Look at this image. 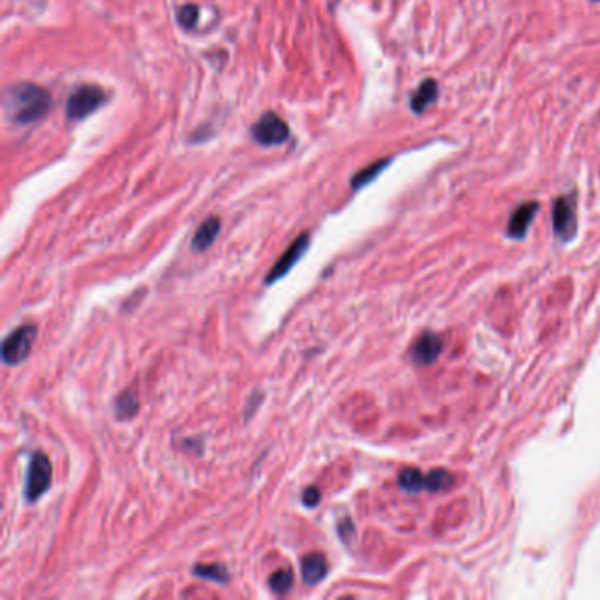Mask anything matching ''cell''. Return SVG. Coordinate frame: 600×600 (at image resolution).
<instances>
[{"label": "cell", "mask_w": 600, "mask_h": 600, "mask_svg": "<svg viewBox=\"0 0 600 600\" xmlns=\"http://www.w3.org/2000/svg\"><path fill=\"white\" fill-rule=\"evenodd\" d=\"M194 574L199 575V578L208 579V581L221 582V585H225V582L229 581L228 568L222 567V565H217V564L195 565V567H194Z\"/></svg>", "instance_id": "2e32d148"}, {"label": "cell", "mask_w": 600, "mask_h": 600, "mask_svg": "<svg viewBox=\"0 0 600 600\" xmlns=\"http://www.w3.org/2000/svg\"><path fill=\"white\" fill-rule=\"evenodd\" d=\"M398 484L409 493L426 491V475L423 472L416 470V468H405L398 477Z\"/></svg>", "instance_id": "5bb4252c"}, {"label": "cell", "mask_w": 600, "mask_h": 600, "mask_svg": "<svg viewBox=\"0 0 600 600\" xmlns=\"http://www.w3.org/2000/svg\"><path fill=\"white\" fill-rule=\"evenodd\" d=\"M438 95V87L435 80H426L419 85L416 94L410 99V108L416 113H423L430 104H433Z\"/></svg>", "instance_id": "7c38bea8"}, {"label": "cell", "mask_w": 600, "mask_h": 600, "mask_svg": "<svg viewBox=\"0 0 600 600\" xmlns=\"http://www.w3.org/2000/svg\"><path fill=\"white\" fill-rule=\"evenodd\" d=\"M106 101V94L97 85H81L67 99L65 113L71 120H81L94 113L102 102Z\"/></svg>", "instance_id": "277c9868"}, {"label": "cell", "mask_w": 600, "mask_h": 600, "mask_svg": "<svg viewBox=\"0 0 600 600\" xmlns=\"http://www.w3.org/2000/svg\"><path fill=\"white\" fill-rule=\"evenodd\" d=\"M389 162H391L389 159L377 160V162H373L372 166H368V167H365V169L359 171V173L351 180L352 188H356V190H358V188H363L365 185H368L370 181H373L380 173H382L384 167L389 166Z\"/></svg>", "instance_id": "9a60e30c"}, {"label": "cell", "mask_w": 600, "mask_h": 600, "mask_svg": "<svg viewBox=\"0 0 600 600\" xmlns=\"http://www.w3.org/2000/svg\"><path fill=\"white\" fill-rule=\"evenodd\" d=\"M252 138L264 146L282 145L289 139V125L275 113H264L252 127Z\"/></svg>", "instance_id": "5b68a950"}, {"label": "cell", "mask_w": 600, "mask_h": 600, "mask_svg": "<svg viewBox=\"0 0 600 600\" xmlns=\"http://www.w3.org/2000/svg\"><path fill=\"white\" fill-rule=\"evenodd\" d=\"M301 575L305 585L314 586L328 575V560L321 553H310L301 560Z\"/></svg>", "instance_id": "30bf717a"}, {"label": "cell", "mask_w": 600, "mask_h": 600, "mask_svg": "<svg viewBox=\"0 0 600 600\" xmlns=\"http://www.w3.org/2000/svg\"><path fill=\"white\" fill-rule=\"evenodd\" d=\"M197 16L199 9L195 8V6L188 4L183 6V8L178 11V22H180V25L185 27V29H192V27L195 25V22H197Z\"/></svg>", "instance_id": "d6986e66"}, {"label": "cell", "mask_w": 600, "mask_h": 600, "mask_svg": "<svg viewBox=\"0 0 600 600\" xmlns=\"http://www.w3.org/2000/svg\"><path fill=\"white\" fill-rule=\"evenodd\" d=\"M218 232H221V218L218 217H210L199 225V229L195 231L194 238H192V249L197 250V252H204L208 246L214 245V242L217 239Z\"/></svg>", "instance_id": "8fae6325"}, {"label": "cell", "mask_w": 600, "mask_h": 600, "mask_svg": "<svg viewBox=\"0 0 600 600\" xmlns=\"http://www.w3.org/2000/svg\"><path fill=\"white\" fill-rule=\"evenodd\" d=\"M139 410L138 394L132 389H127L115 400V414L118 419H130Z\"/></svg>", "instance_id": "4fadbf2b"}, {"label": "cell", "mask_w": 600, "mask_h": 600, "mask_svg": "<svg viewBox=\"0 0 600 600\" xmlns=\"http://www.w3.org/2000/svg\"><path fill=\"white\" fill-rule=\"evenodd\" d=\"M301 500H303V503L307 507L319 505V502H321V491H319L315 486H310V488H307L303 491V496H301Z\"/></svg>", "instance_id": "ffe728a7"}, {"label": "cell", "mask_w": 600, "mask_h": 600, "mask_svg": "<svg viewBox=\"0 0 600 600\" xmlns=\"http://www.w3.org/2000/svg\"><path fill=\"white\" fill-rule=\"evenodd\" d=\"M51 461L43 451L34 452L30 458L29 474L25 481V498L27 502H36L37 498L48 491L51 484Z\"/></svg>", "instance_id": "3957f363"}, {"label": "cell", "mask_w": 600, "mask_h": 600, "mask_svg": "<svg viewBox=\"0 0 600 600\" xmlns=\"http://www.w3.org/2000/svg\"><path fill=\"white\" fill-rule=\"evenodd\" d=\"M553 228L554 235L564 242L574 236L575 232V201L571 195H564L554 201L553 207Z\"/></svg>", "instance_id": "52a82bcc"}, {"label": "cell", "mask_w": 600, "mask_h": 600, "mask_svg": "<svg viewBox=\"0 0 600 600\" xmlns=\"http://www.w3.org/2000/svg\"><path fill=\"white\" fill-rule=\"evenodd\" d=\"M51 106L50 92L34 83L13 85L4 97V108L9 118L20 125H27L43 118Z\"/></svg>", "instance_id": "6da1fadb"}, {"label": "cell", "mask_w": 600, "mask_h": 600, "mask_svg": "<svg viewBox=\"0 0 600 600\" xmlns=\"http://www.w3.org/2000/svg\"><path fill=\"white\" fill-rule=\"evenodd\" d=\"M599 2H600V0H599Z\"/></svg>", "instance_id": "7402d4cb"}, {"label": "cell", "mask_w": 600, "mask_h": 600, "mask_svg": "<svg viewBox=\"0 0 600 600\" xmlns=\"http://www.w3.org/2000/svg\"><path fill=\"white\" fill-rule=\"evenodd\" d=\"M537 210H539V203H536V201L521 204V207L514 211L512 217H510L509 225H507V235H509L510 238L523 239L524 236H526L531 221L536 217Z\"/></svg>", "instance_id": "9c48e42d"}, {"label": "cell", "mask_w": 600, "mask_h": 600, "mask_svg": "<svg viewBox=\"0 0 600 600\" xmlns=\"http://www.w3.org/2000/svg\"><path fill=\"white\" fill-rule=\"evenodd\" d=\"M347 533H352L354 536V524H352L351 519H342L340 523H338V536L342 537V540L344 543H347Z\"/></svg>", "instance_id": "44dd1931"}, {"label": "cell", "mask_w": 600, "mask_h": 600, "mask_svg": "<svg viewBox=\"0 0 600 600\" xmlns=\"http://www.w3.org/2000/svg\"><path fill=\"white\" fill-rule=\"evenodd\" d=\"M293 574H291L289 571H277L275 574L270 578V588L273 589L275 593H287L291 589V586H293Z\"/></svg>", "instance_id": "ac0fdd59"}, {"label": "cell", "mask_w": 600, "mask_h": 600, "mask_svg": "<svg viewBox=\"0 0 600 600\" xmlns=\"http://www.w3.org/2000/svg\"><path fill=\"white\" fill-rule=\"evenodd\" d=\"M454 484V477H452L451 472L447 470H431L426 475V491H442V489H447Z\"/></svg>", "instance_id": "e0dca14e"}, {"label": "cell", "mask_w": 600, "mask_h": 600, "mask_svg": "<svg viewBox=\"0 0 600 600\" xmlns=\"http://www.w3.org/2000/svg\"><path fill=\"white\" fill-rule=\"evenodd\" d=\"M442 349H444V344L438 335L424 333L410 349V358L416 365H430L442 354Z\"/></svg>", "instance_id": "ba28073f"}, {"label": "cell", "mask_w": 600, "mask_h": 600, "mask_svg": "<svg viewBox=\"0 0 600 600\" xmlns=\"http://www.w3.org/2000/svg\"><path fill=\"white\" fill-rule=\"evenodd\" d=\"M37 338V328L34 324H25L9 333L2 344V361L9 366L20 365L29 358L32 345Z\"/></svg>", "instance_id": "7a4b0ae2"}, {"label": "cell", "mask_w": 600, "mask_h": 600, "mask_svg": "<svg viewBox=\"0 0 600 600\" xmlns=\"http://www.w3.org/2000/svg\"><path fill=\"white\" fill-rule=\"evenodd\" d=\"M308 246H310V235H308V232H303V235L298 236V238L294 239L293 245H291L289 249L286 250V253L277 260L275 266L272 268V272H270L268 275H266V279H264V284H266V286H272V284L279 282L280 279H284V277H286L287 273L296 266L298 260L307 253Z\"/></svg>", "instance_id": "8992f818"}]
</instances>
